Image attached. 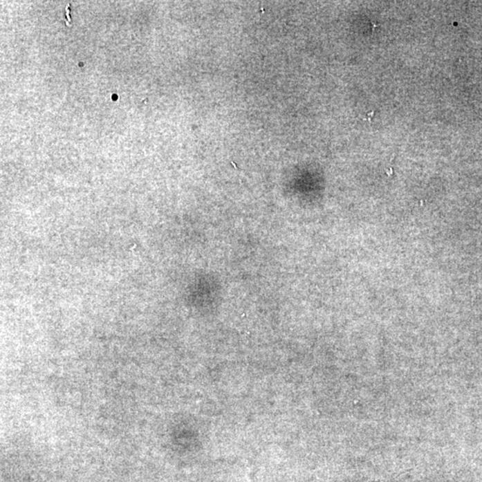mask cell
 <instances>
[{
	"instance_id": "obj_1",
	"label": "cell",
	"mask_w": 482,
	"mask_h": 482,
	"mask_svg": "<svg viewBox=\"0 0 482 482\" xmlns=\"http://www.w3.org/2000/svg\"><path fill=\"white\" fill-rule=\"evenodd\" d=\"M369 482H386V481H369Z\"/></svg>"
}]
</instances>
